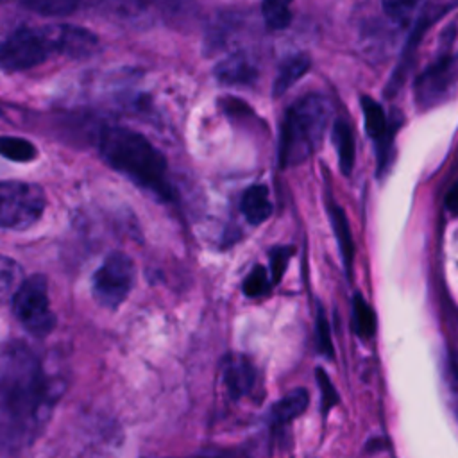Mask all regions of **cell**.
<instances>
[{
	"instance_id": "obj_1",
	"label": "cell",
	"mask_w": 458,
	"mask_h": 458,
	"mask_svg": "<svg viewBox=\"0 0 458 458\" xmlns=\"http://www.w3.org/2000/svg\"><path fill=\"white\" fill-rule=\"evenodd\" d=\"M61 395L59 379L21 342H11L0 361V435L4 454L27 447L47 424Z\"/></svg>"
},
{
	"instance_id": "obj_2",
	"label": "cell",
	"mask_w": 458,
	"mask_h": 458,
	"mask_svg": "<svg viewBox=\"0 0 458 458\" xmlns=\"http://www.w3.org/2000/svg\"><path fill=\"white\" fill-rule=\"evenodd\" d=\"M102 159L131 179L140 188L154 193L161 200L174 197L165 156L140 132L125 127H104L98 134Z\"/></svg>"
},
{
	"instance_id": "obj_3",
	"label": "cell",
	"mask_w": 458,
	"mask_h": 458,
	"mask_svg": "<svg viewBox=\"0 0 458 458\" xmlns=\"http://www.w3.org/2000/svg\"><path fill=\"white\" fill-rule=\"evenodd\" d=\"M331 116V102L322 93H308L284 111L279 136L283 168L304 163L322 143Z\"/></svg>"
},
{
	"instance_id": "obj_4",
	"label": "cell",
	"mask_w": 458,
	"mask_h": 458,
	"mask_svg": "<svg viewBox=\"0 0 458 458\" xmlns=\"http://www.w3.org/2000/svg\"><path fill=\"white\" fill-rule=\"evenodd\" d=\"M100 16L134 29H148L157 20L174 23L184 11L186 0H93Z\"/></svg>"
},
{
	"instance_id": "obj_5",
	"label": "cell",
	"mask_w": 458,
	"mask_h": 458,
	"mask_svg": "<svg viewBox=\"0 0 458 458\" xmlns=\"http://www.w3.org/2000/svg\"><path fill=\"white\" fill-rule=\"evenodd\" d=\"M55 54L50 27H20L2 43L0 64L4 72L30 70Z\"/></svg>"
},
{
	"instance_id": "obj_6",
	"label": "cell",
	"mask_w": 458,
	"mask_h": 458,
	"mask_svg": "<svg viewBox=\"0 0 458 458\" xmlns=\"http://www.w3.org/2000/svg\"><path fill=\"white\" fill-rule=\"evenodd\" d=\"M45 204V191L38 184L4 181L0 184V225L23 231L39 220Z\"/></svg>"
},
{
	"instance_id": "obj_7",
	"label": "cell",
	"mask_w": 458,
	"mask_h": 458,
	"mask_svg": "<svg viewBox=\"0 0 458 458\" xmlns=\"http://www.w3.org/2000/svg\"><path fill=\"white\" fill-rule=\"evenodd\" d=\"M13 313L23 329L34 336H45L54 329L55 315L50 308L45 276H30L20 284L13 295Z\"/></svg>"
},
{
	"instance_id": "obj_8",
	"label": "cell",
	"mask_w": 458,
	"mask_h": 458,
	"mask_svg": "<svg viewBox=\"0 0 458 458\" xmlns=\"http://www.w3.org/2000/svg\"><path fill=\"white\" fill-rule=\"evenodd\" d=\"M136 270L132 259L123 252H111L93 276V297L109 310H116L134 284Z\"/></svg>"
},
{
	"instance_id": "obj_9",
	"label": "cell",
	"mask_w": 458,
	"mask_h": 458,
	"mask_svg": "<svg viewBox=\"0 0 458 458\" xmlns=\"http://www.w3.org/2000/svg\"><path fill=\"white\" fill-rule=\"evenodd\" d=\"M361 109L365 118V129L367 134L376 141V152H377V170L383 172L388 166L390 159V148H392V138L395 127L390 125L383 107L372 100L370 97H361Z\"/></svg>"
},
{
	"instance_id": "obj_10",
	"label": "cell",
	"mask_w": 458,
	"mask_h": 458,
	"mask_svg": "<svg viewBox=\"0 0 458 458\" xmlns=\"http://www.w3.org/2000/svg\"><path fill=\"white\" fill-rule=\"evenodd\" d=\"M54 39L55 54L66 55L70 59L89 57L100 48L98 38L82 27L77 25H48Z\"/></svg>"
},
{
	"instance_id": "obj_11",
	"label": "cell",
	"mask_w": 458,
	"mask_h": 458,
	"mask_svg": "<svg viewBox=\"0 0 458 458\" xmlns=\"http://www.w3.org/2000/svg\"><path fill=\"white\" fill-rule=\"evenodd\" d=\"M215 77L222 84L243 86L252 84L258 79V64L245 50H236L227 57L220 59L213 70Z\"/></svg>"
},
{
	"instance_id": "obj_12",
	"label": "cell",
	"mask_w": 458,
	"mask_h": 458,
	"mask_svg": "<svg viewBox=\"0 0 458 458\" xmlns=\"http://www.w3.org/2000/svg\"><path fill=\"white\" fill-rule=\"evenodd\" d=\"M222 377L227 388V394L233 399L247 395L256 383V369L242 354H231L222 365Z\"/></svg>"
},
{
	"instance_id": "obj_13",
	"label": "cell",
	"mask_w": 458,
	"mask_h": 458,
	"mask_svg": "<svg viewBox=\"0 0 458 458\" xmlns=\"http://www.w3.org/2000/svg\"><path fill=\"white\" fill-rule=\"evenodd\" d=\"M451 73H453V59L451 55L442 57L435 64H431L415 84V93L417 100L422 104L435 102L444 89L451 82Z\"/></svg>"
},
{
	"instance_id": "obj_14",
	"label": "cell",
	"mask_w": 458,
	"mask_h": 458,
	"mask_svg": "<svg viewBox=\"0 0 458 458\" xmlns=\"http://www.w3.org/2000/svg\"><path fill=\"white\" fill-rule=\"evenodd\" d=\"M311 66V59L306 52H297L288 55L277 68L276 79L272 82V97L279 98L284 95L301 77L306 75V72Z\"/></svg>"
},
{
	"instance_id": "obj_15",
	"label": "cell",
	"mask_w": 458,
	"mask_h": 458,
	"mask_svg": "<svg viewBox=\"0 0 458 458\" xmlns=\"http://www.w3.org/2000/svg\"><path fill=\"white\" fill-rule=\"evenodd\" d=\"M240 208L247 222L261 224L272 213V202L268 195V188L265 184H252L249 186L240 200Z\"/></svg>"
},
{
	"instance_id": "obj_16",
	"label": "cell",
	"mask_w": 458,
	"mask_h": 458,
	"mask_svg": "<svg viewBox=\"0 0 458 458\" xmlns=\"http://www.w3.org/2000/svg\"><path fill=\"white\" fill-rule=\"evenodd\" d=\"M333 141H335V148L338 154V163H340V170L349 175L352 166H354V154H356V147H354V136H352V129L349 125L347 120L338 118L333 123Z\"/></svg>"
},
{
	"instance_id": "obj_17",
	"label": "cell",
	"mask_w": 458,
	"mask_h": 458,
	"mask_svg": "<svg viewBox=\"0 0 458 458\" xmlns=\"http://www.w3.org/2000/svg\"><path fill=\"white\" fill-rule=\"evenodd\" d=\"M308 401H310V397L304 388H297V390L286 394L272 406V411H270L272 420L276 424H286V422L293 420L306 410Z\"/></svg>"
},
{
	"instance_id": "obj_18",
	"label": "cell",
	"mask_w": 458,
	"mask_h": 458,
	"mask_svg": "<svg viewBox=\"0 0 458 458\" xmlns=\"http://www.w3.org/2000/svg\"><path fill=\"white\" fill-rule=\"evenodd\" d=\"M329 218H331V224H333V231L336 234V242L340 245L342 258H344L345 267L349 270L351 263H352L354 243H352V238H351V229H349V224H347V216H345L344 209L333 200L329 202Z\"/></svg>"
},
{
	"instance_id": "obj_19",
	"label": "cell",
	"mask_w": 458,
	"mask_h": 458,
	"mask_svg": "<svg viewBox=\"0 0 458 458\" xmlns=\"http://www.w3.org/2000/svg\"><path fill=\"white\" fill-rule=\"evenodd\" d=\"M293 0H261V16L268 30H284L292 23Z\"/></svg>"
},
{
	"instance_id": "obj_20",
	"label": "cell",
	"mask_w": 458,
	"mask_h": 458,
	"mask_svg": "<svg viewBox=\"0 0 458 458\" xmlns=\"http://www.w3.org/2000/svg\"><path fill=\"white\" fill-rule=\"evenodd\" d=\"M0 152L4 157L16 163L32 161L38 156V148L29 140L18 136H4L0 140Z\"/></svg>"
},
{
	"instance_id": "obj_21",
	"label": "cell",
	"mask_w": 458,
	"mask_h": 458,
	"mask_svg": "<svg viewBox=\"0 0 458 458\" xmlns=\"http://www.w3.org/2000/svg\"><path fill=\"white\" fill-rule=\"evenodd\" d=\"M352 322L361 338H370L376 331V315L360 293H356L352 299Z\"/></svg>"
},
{
	"instance_id": "obj_22",
	"label": "cell",
	"mask_w": 458,
	"mask_h": 458,
	"mask_svg": "<svg viewBox=\"0 0 458 458\" xmlns=\"http://www.w3.org/2000/svg\"><path fill=\"white\" fill-rule=\"evenodd\" d=\"M23 7L43 16H66L73 13L81 0H20Z\"/></svg>"
},
{
	"instance_id": "obj_23",
	"label": "cell",
	"mask_w": 458,
	"mask_h": 458,
	"mask_svg": "<svg viewBox=\"0 0 458 458\" xmlns=\"http://www.w3.org/2000/svg\"><path fill=\"white\" fill-rule=\"evenodd\" d=\"M419 4L420 0H381V7L385 14L399 25H406L410 21Z\"/></svg>"
},
{
	"instance_id": "obj_24",
	"label": "cell",
	"mask_w": 458,
	"mask_h": 458,
	"mask_svg": "<svg viewBox=\"0 0 458 458\" xmlns=\"http://www.w3.org/2000/svg\"><path fill=\"white\" fill-rule=\"evenodd\" d=\"M272 286V279L267 272L265 267L256 265L252 267V270L247 274L245 281H243V292L249 297H259L263 293H267Z\"/></svg>"
},
{
	"instance_id": "obj_25",
	"label": "cell",
	"mask_w": 458,
	"mask_h": 458,
	"mask_svg": "<svg viewBox=\"0 0 458 458\" xmlns=\"http://www.w3.org/2000/svg\"><path fill=\"white\" fill-rule=\"evenodd\" d=\"M0 281H2V293L7 297V295H14L16 290L20 288V284L23 281L21 279V270L18 267L16 261L9 259V258H2V265H0Z\"/></svg>"
},
{
	"instance_id": "obj_26",
	"label": "cell",
	"mask_w": 458,
	"mask_h": 458,
	"mask_svg": "<svg viewBox=\"0 0 458 458\" xmlns=\"http://www.w3.org/2000/svg\"><path fill=\"white\" fill-rule=\"evenodd\" d=\"M315 335H317V345L320 349V352L324 356H333V344H331V333H329V324L326 320L324 311L318 308L317 311V327H315Z\"/></svg>"
},
{
	"instance_id": "obj_27",
	"label": "cell",
	"mask_w": 458,
	"mask_h": 458,
	"mask_svg": "<svg viewBox=\"0 0 458 458\" xmlns=\"http://www.w3.org/2000/svg\"><path fill=\"white\" fill-rule=\"evenodd\" d=\"M317 377H318V386L322 392V410L327 411L333 404L338 403V394H336V388L333 386L331 379L327 377V374L322 369L317 370Z\"/></svg>"
},
{
	"instance_id": "obj_28",
	"label": "cell",
	"mask_w": 458,
	"mask_h": 458,
	"mask_svg": "<svg viewBox=\"0 0 458 458\" xmlns=\"http://www.w3.org/2000/svg\"><path fill=\"white\" fill-rule=\"evenodd\" d=\"M292 256V249H274L270 252V276L274 279V283H277L286 268L288 258Z\"/></svg>"
},
{
	"instance_id": "obj_29",
	"label": "cell",
	"mask_w": 458,
	"mask_h": 458,
	"mask_svg": "<svg viewBox=\"0 0 458 458\" xmlns=\"http://www.w3.org/2000/svg\"><path fill=\"white\" fill-rule=\"evenodd\" d=\"M445 208L453 216H458V181L451 186L445 197Z\"/></svg>"
},
{
	"instance_id": "obj_30",
	"label": "cell",
	"mask_w": 458,
	"mask_h": 458,
	"mask_svg": "<svg viewBox=\"0 0 458 458\" xmlns=\"http://www.w3.org/2000/svg\"><path fill=\"white\" fill-rule=\"evenodd\" d=\"M202 458H236L233 453H211V454H206V456H202Z\"/></svg>"
}]
</instances>
